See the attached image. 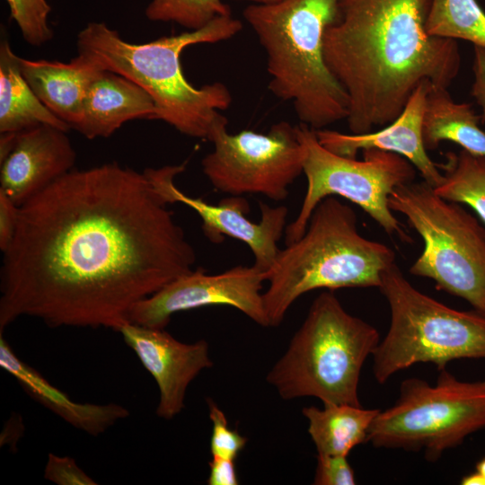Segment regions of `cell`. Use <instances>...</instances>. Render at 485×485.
Returning a JSON list of instances; mask_svg holds the SVG:
<instances>
[{
  "label": "cell",
  "instance_id": "obj_1",
  "mask_svg": "<svg viewBox=\"0 0 485 485\" xmlns=\"http://www.w3.org/2000/svg\"><path fill=\"white\" fill-rule=\"evenodd\" d=\"M146 172L72 170L20 206L4 251L0 334L22 316L118 331L133 306L190 272L196 252Z\"/></svg>",
  "mask_w": 485,
  "mask_h": 485
},
{
  "label": "cell",
  "instance_id": "obj_2",
  "mask_svg": "<svg viewBox=\"0 0 485 485\" xmlns=\"http://www.w3.org/2000/svg\"><path fill=\"white\" fill-rule=\"evenodd\" d=\"M431 0H340L325 30L326 65L348 97L353 134L393 121L422 84L447 89L461 68L455 40L431 36Z\"/></svg>",
  "mask_w": 485,
  "mask_h": 485
},
{
  "label": "cell",
  "instance_id": "obj_3",
  "mask_svg": "<svg viewBox=\"0 0 485 485\" xmlns=\"http://www.w3.org/2000/svg\"><path fill=\"white\" fill-rule=\"evenodd\" d=\"M242 29L241 21L230 14L198 30L135 44L103 22H90L78 33L76 45L78 53L144 89L155 104L156 119L183 135L208 140L215 126L226 119L219 111L229 108L231 93L220 82L194 87L182 72L180 57L189 46L227 40Z\"/></svg>",
  "mask_w": 485,
  "mask_h": 485
},
{
  "label": "cell",
  "instance_id": "obj_4",
  "mask_svg": "<svg viewBox=\"0 0 485 485\" xmlns=\"http://www.w3.org/2000/svg\"><path fill=\"white\" fill-rule=\"evenodd\" d=\"M340 0L250 4L243 17L267 54L269 89L292 103L301 124L318 130L348 114V97L328 68L323 36Z\"/></svg>",
  "mask_w": 485,
  "mask_h": 485
},
{
  "label": "cell",
  "instance_id": "obj_5",
  "mask_svg": "<svg viewBox=\"0 0 485 485\" xmlns=\"http://www.w3.org/2000/svg\"><path fill=\"white\" fill-rule=\"evenodd\" d=\"M394 262L392 248L359 234L351 207L324 198L304 234L279 251L267 272L263 301L269 326L279 325L296 299L312 290L378 288L382 273Z\"/></svg>",
  "mask_w": 485,
  "mask_h": 485
},
{
  "label": "cell",
  "instance_id": "obj_6",
  "mask_svg": "<svg viewBox=\"0 0 485 485\" xmlns=\"http://www.w3.org/2000/svg\"><path fill=\"white\" fill-rule=\"evenodd\" d=\"M379 342L374 326L348 313L332 290L323 291L266 380L284 400L361 405V370Z\"/></svg>",
  "mask_w": 485,
  "mask_h": 485
},
{
  "label": "cell",
  "instance_id": "obj_7",
  "mask_svg": "<svg viewBox=\"0 0 485 485\" xmlns=\"http://www.w3.org/2000/svg\"><path fill=\"white\" fill-rule=\"evenodd\" d=\"M378 288L391 311L389 330L372 354L379 384L417 363L440 370L453 360L485 359V314L455 310L420 292L396 262L382 273Z\"/></svg>",
  "mask_w": 485,
  "mask_h": 485
},
{
  "label": "cell",
  "instance_id": "obj_8",
  "mask_svg": "<svg viewBox=\"0 0 485 485\" xmlns=\"http://www.w3.org/2000/svg\"><path fill=\"white\" fill-rule=\"evenodd\" d=\"M388 205L423 240L410 272L434 280L438 289L485 314V228L477 218L459 203L438 196L424 181L398 186Z\"/></svg>",
  "mask_w": 485,
  "mask_h": 485
},
{
  "label": "cell",
  "instance_id": "obj_9",
  "mask_svg": "<svg viewBox=\"0 0 485 485\" xmlns=\"http://www.w3.org/2000/svg\"><path fill=\"white\" fill-rule=\"evenodd\" d=\"M435 384L405 379L394 404L379 411L367 442L375 447L423 450L434 462L470 435L485 428V380L466 382L445 368Z\"/></svg>",
  "mask_w": 485,
  "mask_h": 485
},
{
  "label": "cell",
  "instance_id": "obj_10",
  "mask_svg": "<svg viewBox=\"0 0 485 485\" xmlns=\"http://www.w3.org/2000/svg\"><path fill=\"white\" fill-rule=\"evenodd\" d=\"M304 149V172L307 189L295 220L285 230L286 244L300 238L316 206L328 196H340L361 207L390 236L410 241L389 207L392 192L411 182L416 168L403 156L379 149L363 150V159L342 156L324 147L315 130L297 125Z\"/></svg>",
  "mask_w": 485,
  "mask_h": 485
},
{
  "label": "cell",
  "instance_id": "obj_11",
  "mask_svg": "<svg viewBox=\"0 0 485 485\" xmlns=\"http://www.w3.org/2000/svg\"><path fill=\"white\" fill-rule=\"evenodd\" d=\"M227 124L226 119L215 126L208 138L214 149L201 162L212 186L232 196L260 194L284 200L304 172V149L297 126L280 121L267 133L230 134Z\"/></svg>",
  "mask_w": 485,
  "mask_h": 485
},
{
  "label": "cell",
  "instance_id": "obj_12",
  "mask_svg": "<svg viewBox=\"0 0 485 485\" xmlns=\"http://www.w3.org/2000/svg\"><path fill=\"white\" fill-rule=\"evenodd\" d=\"M264 281H267V273L254 265H238L214 275L201 269L191 270L136 304L128 321L164 329L176 313L210 305H229L257 324L268 327L269 322L261 292Z\"/></svg>",
  "mask_w": 485,
  "mask_h": 485
},
{
  "label": "cell",
  "instance_id": "obj_13",
  "mask_svg": "<svg viewBox=\"0 0 485 485\" xmlns=\"http://www.w3.org/2000/svg\"><path fill=\"white\" fill-rule=\"evenodd\" d=\"M186 163L147 168L144 172L157 192L169 203H182L192 208L202 220L204 235L219 243L229 236L248 245L254 256L253 265L268 272L279 252L278 242L285 234L288 210L285 206L270 207L260 202V219L253 222L246 215L249 204L241 196L224 198L217 205L190 197L174 184V178L185 171Z\"/></svg>",
  "mask_w": 485,
  "mask_h": 485
},
{
  "label": "cell",
  "instance_id": "obj_14",
  "mask_svg": "<svg viewBox=\"0 0 485 485\" xmlns=\"http://www.w3.org/2000/svg\"><path fill=\"white\" fill-rule=\"evenodd\" d=\"M118 332L156 382L159 390L156 415L163 419L176 417L185 408L190 383L202 370L213 366L208 343L205 340L181 342L164 329L130 322Z\"/></svg>",
  "mask_w": 485,
  "mask_h": 485
},
{
  "label": "cell",
  "instance_id": "obj_15",
  "mask_svg": "<svg viewBox=\"0 0 485 485\" xmlns=\"http://www.w3.org/2000/svg\"><path fill=\"white\" fill-rule=\"evenodd\" d=\"M76 153L67 131L40 125L16 133L0 160V190L19 207L73 170Z\"/></svg>",
  "mask_w": 485,
  "mask_h": 485
},
{
  "label": "cell",
  "instance_id": "obj_16",
  "mask_svg": "<svg viewBox=\"0 0 485 485\" xmlns=\"http://www.w3.org/2000/svg\"><path fill=\"white\" fill-rule=\"evenodd\" d=\"M431 89L420 84L412 93L401 114L377 131L345 134L326 128L315 130L319 142L330 151L356 158L358 151L379 149L406 158L419 172L423 181L433 188L444 175L428 154L422 137L423 116L427 96Z\"/></svg>",
  "mask_w": 485,
  "mask_h": 485
},
{
  "label": "cell",
  "instance_id": "obj_17",
  "mask_svg": "<svg viewBox=\"0 0 485 485\" xmlns=\"http://www.w3.org/2000/svg\"><path fill=\"white\" fill-rule=\"evenodd\" d=\"M19 63L23 77L40 101L75 129L91 84L105 69L81 53L67 63L22 57Z\"/></svg>",
  "mask_w": 485,
  "mask_h": 485
},
{
  "label": "cell",
  "instance_id": "obj_18",
  "mask_svg": "<svg viewBox=\"0 0 485 485\" xmlns=\"http://www.w3.org/2000/svg\"><path fill=\"white\" fill-rule=\"evenodd\" d=\"M0 366L17 380L30 397L89 435L98 436L129 415L128 409L118 403L93 404L72 401L19 358L3 334H0Z\"/></svg>",
  "mask_w": 485,
  "mask_h": 485
},
{
  "label": "cell",
  "instance_id": "obj_19",
  "mask_svg": "<svg viewBox=\"0 0 485 485\" xmlns=\"http://www.w3.org/2000/svg\"><path fill=\"white\" fill-rule=\"evenodd\" d=\"M156 115L155 104L144 89L105 70L91 84L75 129L88 139L108 137L129 120L156 119Z\"/></svg>",
  "mask_w": 485,
  "mask_h": 485
},
{
  "label": "cell",
  "instance_id": "obj_20",
  "mask_svg": "<svg viewBox=\"0 0 485 485\" xmlns=\"http://www.w3.org/2000/svg\"><path fill=\"white\" fill-rule=\"evenodd\" d=\"M19 57L6 38L0 44V134L18 133L40 125L66 131L69 126L37 97L21 71Z\"/></svg>",
  "mask_w": 485,
  "mask_h": 485
},
{
  "label": "cell",
  "instance_id": "obj_21",
  "mask_svg": "<svg viewBox=\"0 0 485 485\" xmlns=\"http://www.w3.org/2000/svg\"><path fill=\"white\" fill-rule=\"evenodd\" d=\"M480 119L471 104L456 102L447 89H430L422 124L425 148L434 150L441 142L451 141L485 157V131L479 127Z\"/></svg>",
  "mask_w": 485,
  "mask_h": 485
},
{
  "label": "cell",
  "instance_id": "obj_22",
  "mask_svg": "<svg viewBox=\"0 0 485 485\" xmlns=\"http://www.w3.org/2000/svg\"><path fill=\"white\" fill-rule=\"evenodd\" d=\"M322 404V408L310 406L302 410L317 454L348 456L354 447L367 442L379 409L348 403Z\"/></svg>",
  "mask_w": 485,
  "mask_h": 485
},
{
  "label": "cell",
  "instance_id": "obj_23",
  "mask_svg": "<svg viewBox=\"0 0 485 485\" xmlns=\"http://www.w3.org/2000/svg\"><path fill=\"white\" fill-rule=\"evenodd\" d=\"M442 182L434 188L443 198L471 207L485 224V157L463 149L446 154Z\"/></svg>",
  "mask_w": 485,
  "mask_h": 485
},
{
  "label": "cell",
  "instance_id": "obj_24",
  "mask_svg": "<svg viewBox=\"0 0 485 485\" xmlns=\"http://www.w3.org/2000/svg\"><path fill=\"white\" fill-rule=\"evenodd\" d=\"M427 32L485 48V13L476 0H431Z\"/></svg>",
  "mask_w": 485,
  "mask_h": 485
},
{
  "label": "cell",
  "instance_id": "obj_25",
  "mask_svg": "<svg viewBox=\"0 0 485 485\" xmlns=\"http://www.w3.org/2000/svg\"><path fill=\"white\" fill-rule=\"evenodd\" d=\"M222 0H152L146 16L154 22H173L189 30H198L218 16L230 15Z\"/></svg>",
  "mask_w": 485,
  "mask_h": 485
},
{
  "label": "cell",
  "instance_id": "obj_26",
  "mask_svg": "<svg viewBox=\"0 0 485 485\" xmlns=\"http://www.w3.org/2000/svg\"><path fill=\"white\" fill-rule=\"evenodd\" d=\"M5 1L10 17L16 22L26 42L40 47L53 38V31L48 22L51 8L46 0Z\"/></svg>",
  "mask_w": 485,
  "mask_h": 485
},
{
  "label": "cell",
  "instance_id": "obj_27",
  "mask_svg": "<svg viewBox=\"0 0 485 485\" xmlns=\"http://www.w3.org/2000/svg\"><path fill=\"white\" fill-rule=\"evenodd\" d=\"M212 422L210 453L212 457L235 460L247 443V438L230 428L226 417L214 401L207 399Z\"/></svg>",
  "mask_w": 485,
  "mask_h": 485
},
{
  "label": "cell",
  "instance_id": "obj_28",
  "mask_svg": "<svg viewBox=\"0 0 485 485\" xmlns=\"http://www.w3.org/2000/svg\"><path fill=\"white\" fill-rule=\"evenodd\" d=\"M315 485H354L355 473L345 455L317 454Z\"/></svg>",
  "mask_w": 485,
  "mask_h": 485
},
{
  "label": "cell",
  "instance_id": "obj_29",
  "mask_svg": "<svg viewBox=\"0 0 485 485\" xmlns=\"http://www.w3.org/2000/svg\"><path fill=\"white\" fill-rule=\"evenodd\" d=\"M44 477L58 485H96L97 482L69 456L48 454Z\"/></svg>",
  "mask_w": 485,
  "mask_h": 485
},
{
  "label": "cell",
  "instance_id": "obj_30",
  "mask_svg": "<svg viewBox=\"0 0 485 485\" xmlns=\"http://www.w3.org/2000/svg\"><path fill=\"white\" fill-rule=\"evenodd\" d=\"M20 207L0 190V249L4 252L11 244L18 224Z\"/></svg>",
  "mask_w": 485,
  "mask_h": 485
},
{
  "label": "cell",
  "instance_id": "obj_31",
  "mask_svg": "<svg viewBox=\"0 0 485 485\" xmlns=\"http://www.w3.org/2000/svg\"><path fill=\"white\" fill-rule=\"evenodd\" d=\"M473 82L471 93L481 109V119L485 122V48H473Z\"/></svg>",
  "mask_w": 485,
  "mask_h": 485
},
{
  "label": "cell",
  "instance_id": "obj_32",
  "mask_svg": "<svg viewBox=\"0 0 485 485\" xmlns=\"http://www.w3.org/2000/svg\"><path fill=\"white\" fill-rule=\"evenodd\" d=\"M208 485H237L238 478L234 460L212 457L208 463Z\"/></svg>",
  "mask_w": 485,
  "mask_h": 485
},
{
  "label": "cell",
  "instance_id": "obj_33",
  "mask_svg": "<svg viewBox=\"0 0 485 485\" xmlns=\"http://www.w3.org/2000/svg\"><path fill=\"white\" fill-rule=\"evenodd\" d=\"M462 485H485L482 476L476 471L463 476L461 480Z\"/></svg>",
  "mask_w": 485,
  "mask_h": 485
},
{
  "label": "cell",
  "instance_id": "obj_34",
  "mask_svg": "<svg viewBox=\"0 0 485 485\" xmlns=\"http://www.w3.org/2000/svg\"><path fill=\"white\" fill-rule=\"evenodd\" d=\"M475 471L480 473L485 481V457L481 459L475 466Z\"/></svg>",
  "mask_w": 485,
  "mask_h": 485
},
{
  "label": "cell",
  "instance_id": "obj_35",
  "mask_svg": "<svg viewBox=\"0 0 485 485\" xmlns=\"http://www.w3.org/2000/svg\"><path fill=\"white\" fill-rule=\"evenodd\" d=\"M233 1H247L252 3L251 4H270L277 3L280 0H233Z\"/></svg>",
  "mask_w": 485,
  "mask_h": 485
}]
</instances>
